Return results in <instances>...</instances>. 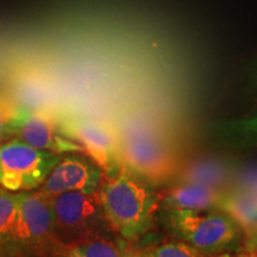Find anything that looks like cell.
Listing matches in <instances>:
<instances>
[{
  "instance_id": "obj_19",
  "label": "cell",
  "mask_w": 257,
  "mask_h": 257,
  "mask_svg": "<svg viewBox=\"0 0 257 257\" xmlns=\"http://www.w3.org/2000/svg\"><path fill=\"white\" fill-rule=\"evenodd\" d=\"M123 257H142V255H140L136 251H133V250H126V251H124Z\"/></svg>"
},
{
  "instance_id": "obj_1",
  "label": "cell",
  "mask_w": 257,
  "mask_h": 257,
  "mask_svg": "<svg viewBox=\"0 0 257 257\" xmlns=\"http://www.w3.org/2000/svg\"><path fill=\"white\" fill-rule=\"evenodd\" d=\"M105 219L125 239H136L152 225L159 197L149 182L123 166L98 189Z\"/></svg>"
},
{
  "instance_id": "obj_17",
  "label": "cell",
  "mask_w": 257,
  "mask_h": 257,
  "mask_svg": "<svg viewBox=\"0 0 257 257\" xmlns=\"http://www.w3.org/2000/svg\"><path fill=\"white\" fill-rule=\"evenodd\" d=\"M17 106L12 104L9 99L0 96V142L8 137L9 124L17 112Z\"/></svg>"
},
{
  "instance_id": "obj_18",
  "label": "cell",
  "mask_w": 257,
  "mask_h": 257,
  "mask_svg": "<svg viewBox=\"0 0 257 257\" xmlns=\"http://www.w3.org/2000/svg\"><path fill=\"white\" fill-rule=\"evenodd\" d=\"M242 189L249 193L251 197L257 201V174L252 173V174L244 175Z\"/></svg>"
},
{
  "instance_id": "obj_8",
  "label": "cell",
  "mask_w": 257,
  "mask_h": 257,
  "mask_svg": "<svg viewBox=\"0 0 257 257\" xmlns=\"http://www.w3.org/2000/svg\"><path fill=\"white\" fill-rule=\"evenodd\" d=\"M55 231V219L49 195L44 193H23L17 217L8 238L24 245H36Z\"/></svg>"
},
{
  "instance_id": "obj_3",
  "label": "cell",
  "mask_w": 257,
  "mask_h": 257,
  "mask_svg": "<svg viewBox=\"0 0 257 257\" xmlns=\"http://www.w3.org/2000/svg\"><path fill=\"white\" fill-rule=\"evenodd\" d=\"M62 156L36 149L19 138L0 144V185L11 192L41 187Z\"/></svg>"
},
{
  "instance_id": "obj_4",
  "label": "cell",
  "mask_w": 257,
  "mask_h": 257,
  "mask_svg": "<svg viewBox=\"0 0 257 257\" xmlns=\"http://www.w3.org/2000/svg\"><path fill=\"white\" fill-rule=\"evenodd\" d=\"M59 128L64 137L79 143L106 178H112L123 167L118 141L107 127L98 121L76 115L57 117Z\"/></svg>"
},
{
  "instance_id": "obj_16",
  "label": "cell",
  "mask_w": 257,
  "mask_h": 257,
  "mask_svg": "<svg viewBox=\"0 0 257 257\" xmlns=\"http://www.w3.org/2000/svg\"><path fill=\"white\" fill-rule=\"evenodd\" d=\"M142 257H205V255L186 242H166L146 250Z\"/></svg>"
},
{
  "instance_id": "obj_15",
  "label": "cell",
  "mask_w": 257,
  "mask_h": 257,
  "mask_svg": "<svg viewBox=\"0 0 257 257\" xmlns=\"http://www.w3.org/2000/svg\"><path fill=\"white\" fill-rule=\"evenodd\" d=\"M224 135L242 143L257 142V114L230 121L224 127Z\"/></svg>"
},
{
  "instance_id": "obj_21",
  "label": "cell",
  "mask_w": 257,
  "mask_h": 257,
  "mask_svg": "<svg viewBox=\"0 0 257 257\" xmlns=\"http://www.w3.org/2000/svg\"><path fill=\"white\" fill-rule=\"evenodd\" d=\"M250 245H251V248L257 249V237H256V238L250 240Z\"/></svg>"
},
{
  "instance_id": "obj_9",
  "label": "cell",
  "mask_w": 257,
  "mask_h": 257,
  "mask_svg": "<svg viewBox=\"0 0 257 257\" xmlns=\"http://www.w3.org/2000/svg\"><path fill=\"white\" fill-rule=\"evenodd\" d=\"M102 179V170L98 165L79 156L61 159L54 167L41 191L44 194L56 195L64 192H98Z\"/></svg>"
},
{
  "instance_id": "obj_12",
  "label": "cell",
  "mask_w": 257,
  "mask_h": 257,
  "mask_svg": "<svg viewBox=\"0 0 257 257\" xmlns=\"http://www.w3.org/2000/svg\"><path fill=\"white\" fill-rule=\"evenodd\" d=\"M119 246L106 239H89L64 246V257H123Z\"/></svg>"
},
{
  "instance_id": "obj_7",
  "label": "cell",
  "mask_w": 257,
  "mask_h": 257,
  "mask_svg": "<svg viewBox=\"0 0 257 257\" xmlns=\"http://www.w3.org/2000/svg\"><path fill=\"white\" fill-rule=\"evenodd\" d=\"M55 231L80 236L105 219L98 192H64L51 195ZM106 220V219H105Z\"/></svg>"
},
{
  "instance_id": "obj_10",
  "label": "cell",
  "mask_w": 257,
  "mask_h": 257,
  "mask_svg": "<svg viewBox=\"0 0 257 257\" xmlns=\"http://www.w3.org/2000/svg\"><path fill=\"white\" fill-rule=\"evenodd\" d=\"M220 194L216 188L210 186L184 181V184L170 189L165 204L168 208L207 210L218 206Z\"/></svg>"
},
{
  "instance_id": "obj_14",
  "label": "cell",
  "mask_w": 257,
  "mask_h": 257,
  "mask_svg": "<svg viewBox=\"0 0 257 257\" xmlns=\"http://www.w3.org/2000/svg\"><path fill=\"white\" fill-rule=\"evenodd\" d=\"M23 192L0 191V239L8 238L17 217Z\"/></svg>"
},
{
  "instance_id": "obj_6",
  "label": "cell",
  "mask_w": 257,
  "mask_h": 257,
  "mask_svg": "<svg viewBox=\"0 0 257 257\" xmlns=\"http://www.w3.org/2000/svg\"><path fill=\"white\" fill-rule=\"evenodd\" d=\"M123 166L149 182L161 181L172 172V155L157 137L128 130L118 142Z\"/></svg>"
},
{
  "instance_id": "obj_20",
  "label": "cell",
  "mask_w": 257,
  "mask_h": 257,
  "mask_svg": "<svg viewBox=\"0 0 257 257\" xmlns=\"http://www.w3.org/2000/svg\"><path fill=\"white\" fill-rule=\"evenodd\" d=\"M223 257H257V253L248 252V253H242V255H225Z\"/></svg>"
},
{
  "instance_id": "obj_11",
  "label": "cell",
  "mask_w": 257,
  "mask_h": 257,
  "mask_svg": "<svg viewBox=\"0 0 257 257\" xmlns=\"http://www.w3.org/2000/svg\"><path fill=\"white\" fill-rule=\"evenodd\" d=\"M218 208L226 212L250 240L257 237V201L243 189L221 193Z\"/></svg>"
},
{
  "instance_id": "obj_2",
  "label": "cell",
  "mask_w": 257,
  "mask_h": 257,
  "mask_svg": "<svg viewBox=\"0 0 257 257\" xmlns=\"http://www.w3.org/2000/svg\"><path fill=\"white\" fill-rule=\"evenodd\" d=\"M168 221L176 236L201 252H219L232 244L239 226L218 207L207 210L169 208Z\"/></svg>"
},
{
  "instance_id": "obj_13",
  "label": "cell",
  "mask_w": 257,
  "mask_h": 257,
  "mask_svg": "<svg viewBox=\"0 0 257 257\" xmlns=\"http://www.w3.org/2000/svg\"><path fill=\"white\" fill-rule=\"evenodd\" d=\"M227 176V169L224 165L213 161H205L192 165L182 175L185 182H194L216 188Z\"/></svg>"
},
{
  "instance_id": "obj_5",
  "label": "cell",
  "mask_w": 257,
  "mask_h": 257,
  "mask_svg": "<svg viewBox=\"0 0 257 257\" xmlns=\"http://www.w3.org/2000/svg\"><path fill=\"white\" fill-rule=\"evenodd\" d=\"M16 136L36 149L54 154L85 153L79 143L64 137L59 128L57 117L47 111L17 108L10 121L8 137Z\"/></svg>"
}]
</instances>
